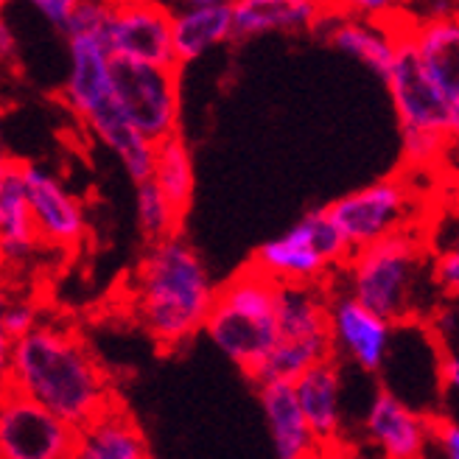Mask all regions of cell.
I'll return each mask as SVG.
<instances>
[{
    "instance_id": "cell-24",
    "label": "cell",
    "mask_w": 459,
    "mask_h": 459,
    "mask_svg": "<svg viewBox=\"0 0 459 459\" xmlns=\"http://www.w3.org/2000/svg\"><path fill=\"white\" fill-rule=\"evenodd\" d=\"M152 179L160 186L174 208L186 216L194 202V188H196V174H194V157L188 143L182 141V134H171L169 141L157 143L154 149V171Z\"/></svg>"
},
{
    "instance_id": "cell-18",
    "label": "cell",
    "mask_w": 459,
    "mask_h": 459,
    "mask_svg": "<svg viewBox=\"0 0 459 459\" xmlns=\"http://www.w3.org/2000/svg\"><path fill=\"white\" fill-rule=\"evenodd\" d=\"M71 459H152V451L141 423L115 398L101 415L76 429Z\"/></svg>"
},
{
    "instance_id": "cell-12",
    "label": "cell",
    "mask_w": 459,
    "mask_h": 459,
    "mask_svg": "<svg viewBox=\"0 0 459 459\" xmlns=\"http://www.w3.org/2000/svg\"><path fill=\"white\" fill-rule=\"evenodd\" d=\"M107 45L118 59L179 67L174 54V9L166 0H121L115 4Z\"/></svg>"
},
{
    "instance_id": "cell-38",
    "label": "cell",
    "mask_w": 459,
    "mask_h": 459,
    "mask_svg": "<svg viewBox=\"0 0 459 459\" xmlns=\"http://www.w3.org/2000/svg\"><path fill=\"white\" fill-rule=\"evenodd\" d=\"M112 4H121V0H112Z\"/></svg>"
},
{
    "instance_id": "cell-6",
    "label": "cell",
    "mask_w": 459,
    "mask_h": 459,
    "mask_svg": "<svg viewBox=\"0 0 459 459\" xmlns=\"http://www.w3.org/2000/svg\"><path fill=\"white\" fill-rule=\"evenodd\" d=\"M336 356L331 333V294L323 283L278 286V344L249 378L261 384H294L314 364Z\"/></svg>"
},
{
    "instance_id": "cell-20",
    "label": "cell",
    "mask_w": 459,
    "mask_h": 459,
    "mask_svg": "<svg viewBox=\"0 0 459 459\" xmlns=\"http://www.w3.org/2000/svg\"><path fill=\"white\" fill-rule=\"evenodd\" d=\"M331 20L325 0H236V39L316 31Z\"/></svg>"
},
{
    "instance_id": "cell-36",
    "label": "cell",
    "mask_w": 459,
    "mask_h": 459,
    "mask_svg": "<svg viewBox=\"0 0 459 459\" xmlns=\"http://www.w3.org/2000/svg\"><path fill=\"white\" fill-rule=\"evenodd\" d=\"M451 141L454 146H459V104H454V112H451Z\"/></svg>"
},
{
    "instance_id": "cell-2",
    "label": "cell",
    "mask_w": 459,
    "mask_h": 459,
    "mask_svg": "<svg viewBox=\"0 0 459 459\" xmlns=\"http://www.w3.org/2000/svg\"><path fill=\"white\" fill-rule=\"evenodd\" d=\"M216 291L199 252L171 236L146 247L132 278V306L157 348L177 351L204 331Z\"/></svg>"
},
{
    "instance_id": "cell-11",
    "label": "cell",
    "mask_w": 459,
    "mask_h": 459,
    "mask_svg": "<svg viewBox=\"0 0 459 459\" xmlns=\"http://www.w3.org/2000/svg\"><path fill=\"white\" fill-rule=\"evenodd\" d=\"M384 84L389 90V99H393V107L398 115V129H434V132L451 129L454 104L426 74L418 45L409 34V14L401 20L398 59Z\"/></svg>"
},
{
    "instance_id": "cell-9",
    "label": "cell",
    "mask_w": 459,
    "mask_h": 459,
    "mask_svg": "<svg viewBox=\"0 0 459 459\" xmlns=\"http://www.w3.org/2000/svg\"><path fill=\"white\" fill-rule=\"evenodd\" d=\"M411 204H415V194H411L409 182L403 177H386L367 188L339 196L328 204V213L351 247L359 249L384 236L409 230Z\"/></svg>"
},
{
    "instance_id": "cell-22",
    "label": "cell",
    "mask_w": 459,
    "mask_h": 459,
    "mask_svg": "<svg viewBox=\"0 0 459 459\" xmlns=\"http://www.w3.org/2000/svg\"><path fill=\"white\" fill-rule=\"evenodd\" d=\"M409 34L418 45L426 74L451 104H459V12L434 20H411Z\"/></svg>"
},
{
    "instance_id": "cell-16",
    "label": "cell",
    "mask_w": 459,
    "mask_h": 459,
    "mask_svg": "<svg viewBox=\"0 0 459 459\" xmlns=\"http://www.w3.org/2000/svg\"><path fill=\"white\" fill-rule=\"evenodd\" d=\"M406 17V14H403ZM359 20V17H331L325 22V37L336 51L348 54L367 65L386 82L393 74L401 45V20Z\"/></svg>"
},
{
    "instance_id": "cell-28",
    "label": "cell",
    "mask_w": 459,
    "mask_h": 459,
    "mask_svg": "<svg viewBox=\"0 0 459 459\" xmlns=\"http://www.w3.org/2000/svg\"><path fill=\"white\" fill-rule=\"evenodd\" d=\"M37 325H42V308L31 297H9L0 311V336H4V348L12 342L29 336Z\"/></svg>"
},
{
    "instance_id": "cell-35",
    "label": "cell",
    "mask_w": 459,
    "mask_h": 459,
    "mask_svg": "<svg viewBox=\"0 0 459 459\" xmlns=\"http://www.w3.org/2000/svg\"><path fill=\"white\" fill-rule=\"evenodd\" d=\"M311 459H348V448L344 446H336V448H323L316 456Z\"/></svg>"
},
{
    "instance_id": "cell-8",
    "label": "cell",
    "mask_w": 459,
    "mask_h": 459,
    "mask_svg": "<svg viewBox=\"0 0 459 459\" xmlns=\"http://www.w3.org/2000/svg\"><path fill=\"white\" fill-rule=\"evenodd\" d=\"M179 71L182 67L112 56V84L118 104L129 124L152 143L179 134Z\"/></svg>"
},
{
    "instance_id": "cell-32",
    "label": "cell",
    "mask_w": 459,
    "mask_h": 459,
    "mask_svg": "<svg viewBox=\"0 0 459 459\" xmlns=\"http://www.w3.org/2000/svg\"><path fill=\"white\" fill-rule=\"evenodd\" d=\"M26 4L34 6L54 29L65 31L67 20L74 17V12H76V6L82 4V0H26Z\"/></svg>"
},
{
    "instance_id": "cell-7",
    "label": "cell",
    "mask_w": 459,
    "mask_h": 459,
    "mask_svg": "<svg viewBox=\"0 0 459 459\" xmlns=\"http://www.w3.org/2000/svg\"><path fill=\"white\" fill-rule=\"evenodd\" d=\"M353 255L328 208L308 211L283 236L269 238L252 255L261 272L278 283H323L331 269H342Z\"/></svg>"
},
{
    "instance_id": "cell-31",
    "label": "cell",
    "mask_w": 459,
    "mask_h": 459,
    "mask_svg": "<svg viewBox=\"0 0 459 459\" xmlns=\"http://www.w3.org/2000/svg\"><path fill=\"white\" fill-rule=\"evenodd\" d=\"M431 434L443 459H459V423L451 418H431Z\"/></svg>"
},
{
    "instance_id": "cell-14",
    "label": "cell",
    "mask_w": 459,
    "mask_h": 459,
    "mask_svg": "<svg viewBox=\"0 0 459 459\" xmlns=\"http://www.w3.org/2000/svg\"><path fill=\"white\" fill-rule=\"evenodd\" d=\"M29 204L37 221V233L45 247L74 252L87 233V216L82 202L67 191L59 177L37 163H22Z\"/></svg>"
},
{
    "instance_id": "cell-13",
    "label": "cell",
    "mask_w": 459,
    "mask_h": 459,
    "mask_svg": "<svg viewBox=\"0 0 459 459\" xmlns=\"http://www.w3.org/2000/svg\"><path fill=\"white\" fill-rule=\"evenodd\" d=\"M395 331V323L359 303L353 294L342 291L331 297V333L336 356H348L359 370H384Z\"/></svg>"
},
{
    "instance_id": "cell-3",
    "label": "cell",
    "mask_w": 459,
    "mask_h": 459,
    "mask_svg": "<svg viewBox=\"0 0 459 459\" xmlns=\"http://www.w3.org/2000/svg\"><path fill=\"white\" fill-rule=\"evenodd\" d=\"M67 54H71V65L62 84L65 104L115 157H121V166L134 186L152 179L157 143L129 124L118 104L109 45L90 37H71Z\"/></svg>"
},
{
    "instance_id": "cell-25",
    "label": "cell",
    "mask_w": 459,
    "mask_h": 459,
    "mask_svg": "<svg viewBox=\"0 0 459 459\" xmlns=\"http://www.w3.org/2000/svg\"><path fill=\"white\" fill-rule=\"evenodd\" d=\"M423 323L440 351V384L459 398V300L440 297Z\"/></svg>"
},
{
    "instance_id": "cell-33",
    "label": "cell",
    "mask_w": 459,
    "mask_h": 459,
    "mask_svg": "<svg viewBox=\"0 0 459 459\" xmlns=\"http://www.w3.org/2000/svg\"><path fill=\"white\" fill-rule=\"evenodd\" d=\"M169 6L177 9H191V6H233L236 0H166Z\"/></svg>"
},
{
    "instance_id": "cell-17",
    "label": "cell",
    "mask_w": 459,
    "mask_h": 459,
    "mask_svg": "<svg viewBox=\"0 0 459 459\" xmlns=\"http://www.w3.org/2000/svg\"><path fill=\"white\" fill-rule=\"evenodd\" d=\"M22 163L26 160L14 157H4L0 163V252L6 266L29 264L42 244L22 179Z\"/></svg>"
},
{
    "instance_id": "cell-37",
    "label": "cell",
    "mask_w": 459,
    "mask_h": 459,
    "mask_svg": "<svg viewBox=\"0 0 459 459\" xmlns=\"http://www.w3.org/2000/svg\"><path fill=\"white\" fill-rule=\"evenodd\" d=\"M0 4H12V0H0Z\"/></svg>"
},
{
    "instance_id": "cell-5",
    "label": "cell",
    "mask_w": 459,
    "mask_h": 459,
    "mask_svg": "<svg viewBox=\"0 0 459 459\" xmlns=\"http://www.w3.org/2000/svg\"><path fill=\"white\" fill-rule=\"evenodd\" d=\"M278 281L255 264L241 266L216 291L204 333L238 370L252 376L278 344Z\"/></svg>"
},
{
    "instance_id": "cell-10",
    "label": "cell",
    "mask_w": 459,
    "mask_h": 459,
    "mask_svg": "<svg viewBox=\"0 0 459 459\" xmlns=\"http://www.w3.org/2000/svg\"><path fill=\"white\" fill-rule=\"evenodd\" d=\"M76 426L29 395L4 389L0 401V459H71Z\"/></svg>"
},
{
    "instance_id": "cell-23",
    "label": "cell",
    "mask_w": 459,
    "mask_h": 459,
    "mask_svg": "<svg viewBox=\"0 0 459 459\" xmlns=\"http://www.w3.org/2000/svg\"><path fill=\"white\" fill-rule=\"evenodd\" d=\"M230 39H236L233 6H191L174 12V54L179 67Z\"/></svg>"
},
{
    "instance_id": "cell-1",
    "label": "cell",
    "mask_w": 459,
    "mask_h": 459,
    "mask_svg": "<svg viewBox=\"0 0 459 459\" xmlns=\"http://www.w3.org/2000/svg\"><path fill=\"white\" fill-rule=\"evenodd\" d=\"M4 389L29 395L76 429L118 398L82 333L54 323L4 348Z\"/></svg>"
},
{
    "instance_id": "cell-26",
    "label": "cell",
    "mask_w": 459,
    "mask_h": 459,
    "mask_svg": "<svg viewBox=\"0 0 459 459\" xmlns=\"http://www.w3.org/2000/svg\"><path fill=\"white\" fill-rule=\"evenodd\" d=\"M134 216H137V230H141L146 244L179 236V224L186 219L174 208V202L160 191L154 179L134 186Z\"/></svg>"
},
{
    "instance_id": "cell-34",
    "label": "cell",
    "mask_w": 459,
    "mask_h": 459,
    "mask_svg": "<svg viewBox=\"0 0 459 459\" xmlns=\"http://www.w3.org/2000/svg\"><path fill=\"white\" fill-rule=\"evenodd\" d=\"M0 51H4L6 59L14 54V34L9 29V22H0Z\"/></svg>"
},
{
    "instance_id": "cell-30",
    "label": "cell",
    "mask_w": 459,
    "mask_h": 459,
    "mask_svg": "<svg viewBox=\"0 0 459 459\" xmlns=\"http://www.w3.org/2000/svg\"><path fill=\"white\" fill-rule=\"evenodd\" d=\"M431 278L440 297L459 300V230L446 247L431 249Z\"/></svg>"
},
{
    "instance_id": "cell-29",
    "label": "cell",
    "mask_w": 459,
    "mask_h": 459,
    "mask_svg": "<svg viewBox=\"0 0 459 459\" xmlns=\"http://www.w3.org/2000/svg\"><path fill=\"white\" fill-rule=\"evenodd\" d=\"M331 17L359 20H398L406 14L411 0H325Z\"/></svg>"
},
{
    "instance_id": "cell-19",
    "label": "cell",
    "mask_w": 459,
    "mask_h": 459,
    "mask_svg": "<svg viewBox=\"0 0 459 459\" xmlns=\"http://www.w3.org/2000/svg\"><path fill=\"white\" fill-rule=\"evenodd\" d=\"M258 401L278 459H311L323 451L300 406V398L294 393V384L286 381L261 384Z\"/></svg>"
},
{
    "instance_id": "cell-27",
    "label": "cell",
    "mask_w": 459,
    "mask_h": 459,
    "mask_svg": "<svg viewBox=\"0 0 459 459\" xmlns=\"http://www.w3.org/2000/svg\"><path fill=\"white\" fill-rule=\"evenodd\" d=\"M112 14H115V4L112 0H82L76 6L74 17L67 20L65 26V37H90V39H109V29H112Z\"/></svg>"
},
{
    "instance_id": "cell-4",
    "label": "cell",
    "mask_w": 459,
    "mask_h": 459,
    "mask_svg": "<svg viewBox=\"0 0 459 459\" xmlns=\"http://www.w3.org/2000/svg\"><path fill=\"white\" fill-rule=\"evenodd\" d=\"M344 291L359 303L386 316L389 323L406 325L420 323L423 289L431 278V249L418 230L384 236L367 247L353 249L348 264L342 266Z\"/></svg>"
},
{
    "instance_id": "cell-15",
    "label": "cell",
    "mask_w": 459,
    "mask_h": 459,
    "mask_svg": "<svg viewBox=\"0 0 459 459\" xmlns=\"http://www.w3.org/2000/svg\"><path fill=\"white\" fill-rule=\"evenodd\" d=\"M367 440L381 459H426V448L434 440L431 418L411 409L398 393L381 386L364 415Z\"/></svg>"
},
{
    "instance_id": "cell-21",
    "label": "cell",
    "mask_w": 459,
    "mask_h": 459,
    "mask_svg": "<svg viewBox=\"0 0 459 459\" xmlns=\"http://www.w3.org/2000/svg\"><path fill=\"white\" fill-rule=\"evenodd\" d=\"M294 393L323 448L342 443V370L336 356L314 364L294 381Z\"/></svg>"
}]
</instances>
